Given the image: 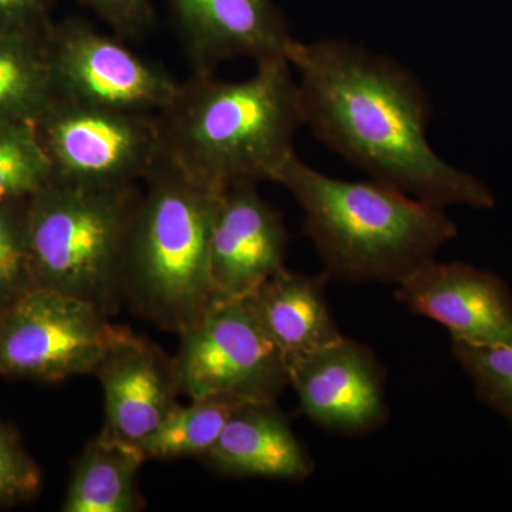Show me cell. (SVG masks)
<instances>
[{
  "mask_svg": "<svg viewBox=\"0 0 512 512\" xmlns=\"http://www.w3.org/2000/svg\"><path fill=\"white\" fill-rule=\"evenodd\" d=\"M303 126L329 150L437 208L491 210L493 191L430 146V94L404 64L348 40L292 39Z\"/></svg>",
  "mask_w": 512,
  "mask_h": 512,
  "instance_id": "obj_1",
  "label": "cell"
},
{
  "mask_svg": "<svg viewBox=\"0 0 512 512\" xmlns=\"http://www.w3.org/2000/svg\"><path fill=\"white\" fill-rule=\"evenodd\" d=\"M157 121L164 153L198 183L217 191L274 183L303 126L295 72L278 57L244 80L192 73Z\"/></svg>",
  "mask_w": 512,
  "mask_h": 512,
  "instance_id": "obj_2",
  "label": "cell"
},
{
  "mask_svg": "<svg viewBox=\"0 0 512 512\" xmlns=\"http://www.w3.org/2000/svg\"><path fill=\"white\" fill-rule=\"evenodd\" d=\"M274 183L301 207L303 231L330 281L397 285L458 235L443 208L373 178L329 177L296 153L279 168Z\"/></svg>",
  "mask_w": 512,
  "mask_h": 512,
  "instance_id": "obj_3",
  "label": "cell"
},
{
  "mask_svg": "<svg viewBox=\"0 0 512 512\" xmlns=\"http://www.w3.org/2000/svg\"><path fill=\"white\" fill-rule=\"evenodd\" d=\"M220 192L195 181L165 153L141 185L123 299L177 335L214 302L210 234Z\"/></svg>",
  "mask_w": 512,
  "mask_h": 512,
  "instance_id": "obj_4",
  "label": "cell"
},
{
  "mask_svg": "<svg viewBox=\"0 0 512 512\" xmlns=\"http://www.w3.org/2000/svg\"><path fill=\"white\" fill-rule=\"evenodd\" d=\"M141 185L84 187L52 180L28 198L26 235L36 285L106 315L123 299L128 241Z\"/></svg>",
  "mask_w": 512,
  "mask_h": 512,
  "instance_id": "obj_5",
  "label": "cell"
},
{
  "mask_svg": "<svg viewBox=\"0 0 512 512\" xmlns=\"http://www.w3.org/2000/svg\"><path fill=\"white\" fill-rule=\"evenodd\" d=\"M178 336L175 375L190 400L276 403L289 386L285 357L248 296L212 302Z\"/></svg>",
  "mask_w": 512,
  "mask_h": 512,
  "instance_id": "obj_6",
  "label": "cell"
},
{
  "mask_svg": "<svg viewBox=\"0 0 512 512\" xmlns=\"http://www.w3.org/2000/svg\"><path fill=\"white\" fill-rule=\"evenodd\" d=\"M123 328L92 303L32 286L0 312V376L59 383L93 375Z\"/></svg>",
  "mask_w": 512,
  "mask_h": 512,
  "instance_id": "obj_7",
  "label": "cell"
},
{
  "mask_svg": "<svg viewBox=\"0 0 512 512\" xmlns=\"http://www.w3.org/2000/svg\"><path fill=\"white\" fill-rule=\"evenodd\" d=\"M52 180L84 187L143 184L163 156L157 114L57 99L36 121Z\"/></svg>",
  "mask_w": 512,
  "mask_h": 512,
  "instance_id": "obj_8",
  "label": "cell"
},
{
  "mask_svg": "<svg viewBox=\"0 0 512 512\" xmlns=\"http://www.w3.org/2000/svg\"><path fill=\"white\" fill-rule=\"evenodd\" d=\"M47 50L57 99L158 114L180 90L173 74L128 49L119 36L101 33L83 19L53 23Z\"/></svg>",
  "mask_w": 512,
  "mask_h": 512,
  "instance_id": "obj_9",
  "label": "cell"
},
{
  "mask_svg": "<svg viewBox=\"0 0 512 512\" xmlns=\"http://www.w3.org/2000/svg\"><path fill=\"white\" fill-rule=\"evenodd\" d=\"M289 386L301 410L320 429L359 437L389 420L386 369L369 346L342 336L288 362Z\"/></svg>",
  "mask_w": 512,
  "mask_h": 512,
  "instance_id": "obj_10",
  "label": "cell"
},
{
  "mask_svg": "<svg viewBox=\"0 0 512 512\" xmlns=\"http://www.w3.org/2000/svg\"><path fill=\"white\" fill-rule=\"evenodd\" d=\"M397 286V302L440 323L453 342L512 345V291L493 272L431 259Z\"/></svg>",
  "mask_w": 512,
  "mask_h": 512,
  "instance_id": "obj_11",
  "label": "cell"
},
{
  "mask_svg": "<svg viewBox=\"0 0 512 512\" xmlns=\"http://www.w3.org/2000/svg\"><path fill=\"white\" fill-rule=\"evenodd\" d=\"M289 234L281 212L256 184L220 192L210 234L214 301L247 298L286 268Z\"/></svg>",
  "mask_w": 512,
  "mask_h": 512,
  "instance_id": "obj_12",
  "label": "cell"
},
{
  "mask_svg": "<svg viewBox=\"0 0 512 512\" xmlns=\"http://www.w3.org/2000/svg\"><path fill=\"white\" fill-rule=\"evenodd\" d=\"M104 393L101 436L138 447L178 406L173 357L123 328L93 373Z\"/></svg>",
  "mask_w": 512,
  "mask_h": 512,
  "instance_id": "obj_13",
  "label": "cell"
},
{
  "mask_svg": "<svg viewBox=\"0 0 512 512\" xmlns=\"http://www.w3.org/2000/svg\"><path fill=\"white\" fill-rule=\"evenodd\" d=\"M194 73L286 57L293 37L272 0H165Z\"/></svg>",
  "mask_w": 512,
  "mask_h": 512,
  "instance_id": "obj_14",
  "label": "cell"
},
{
  "mask_svg": "<svg viewBox=\"0 0 512 512\" xmlns=\"http://www.w3.org/2000/svg\"><path fill=\"white\" fill-rule=\"evenodd\" d=\"M215 473L301 483L315 471L308 448L276 403L242 404L202 458Z\"/></svg>",
  "mask_w": 512,
  "mask_h": 512,
  "instance_id": "obj_15",
  "label": "cell"
},
{
  "mask_svg": "<svg viewBox=\"0 0 512 512\" xmlns=\"http://www.w3.org/2000/svg\"><path fill=\"white\" fill-rule=\"evenodd\" d=\"M329 276L282 269L248 296L256 315L288 362L342 338L330 311Z\"/></svg>",
  "mask_w": 512,
  "mask_h": 512,
  "instance_id": "obj_16",
  "label": "cell"
},
{
  "mask_svg": "<svg viewBox=\"0 0 512 512\" xmlns=\"http://www.w3.org/2000/svg\"><path fill=\"white\" fill-rule=\"evenodd\" d=\"M146 463L137 447L99 436L73 468L63 512H137L144 508L137 476Z\"/></svg>",
  "mask_w": 512,
  "mask_h": 512,
  "instance_id": "obj_17",
  "label": "cell"
},
{
  "mask_svg": "<svg viewBox=\"0 0 512 512\" xmlns=\"http://www.w3.org/2000/svg\"><path fill=\"white\" fill-rule=\"evenodd\" d=\"M56 100L47 35L0 33V120L36 123Z\"/></svg>",
  "mask_w": 512,
  "mask_h": 512,
  "instance_id": "obj_18",
  "label": "cell"
},
{
  "mask_svg": "<svg viewBox=\"0 0 512 512\" xmlns=\"http://www.w3.org/2000/svg\"><path fill=\"white\" fill-rule=\"evenodd\" d=\"M242 404L227 399H192L177 407L151 433L138 451L144 460H174L194 457L202 460L220 439L225 424Z\"/></svg>",
  "mask_w": 512,
  "mask_h": 512,
  "instance_id": "obj_19",
  "label": "cell"
},
{
  "mask_svg": "<svg viewBox=\"0 0 512 512\" xmlns=\"http://www.w3.org/2000/svg\"><path fill=\"white\" fill-rule=\"evenodd\" d=\"M52 178L36 123L0 120V202L29 198Z\"/></svg>",
  "mask_w": 512,
  "mask_h": 512,
  "instance_id": "obj_20",
  "label": "cell"
},
{
  "mask_svg": "<svg viewBox=\"0 0 512 512\" xmlns=\"http://www.w3.org/2000/svg\"><path fill=\"white\" fill-rule=\"evenodd\" d=\"M453 353L473 380L477 399L512 426V345L453 342Z\"/></svg>",
  "mask_w": 512,
  "mask_h": 512,
  "instance_id": "obj_21",
  "label": "cell"
},
{
  "mask_svg": "<svg viewBox=\"0 0 512 512\" xmlns=\"http://www.w3.org/2000/svg\"><path fill=\"white\" fill-rule=\"evenodd\" d=\"M26 204L0 202V312L36 285L26 235Z\"/></svg>",
  "mask_w": 512,
  "mask_h": 512,
  "instance_id": "obj_22",
  "label": "cell"
},
{
  "mask_svg": "<svg viewBox=\"0 0 512 512\" xmlns=\"http://www.w3.org/2000/svg\"><path fill=\"white\" fill-rule=\"evenodd\" d=\"M40 488V468L18 433L0 421V507L29 503Z\"/></svg>",
  "mask_w": 512,
  "mask_h": 512,
  "instance_id": "obj_23",
  "label": "cell"
},
{
  "mask_svg": "<svg viewBox=\"0 0 512 512\" xmlns=\"http://www.w3.org/2000/svg\"><path fill=\"white\" fill-rule=\"evenodd\" d=\"M123 40L143 39L153 29V0H76Z\"/></svg>",
  "mask_w": 512,
  "mask_h": 512,
  "instance_id": "obj_24",
  "label": "cell"
},
{
  "mask_svg": "<svg viewBox=\"0 0 512 512\" xmlns=\"http://www.w3.org/2000/svg\"><path fill=\"white\" fill-rule=\"evenodd\" d=\"M56 0H0V33L46 36Z\"/></svg>",
  "mask_w": 512,
  "mask_h": 512,
  "instance_id": "obj_25",
  "label": "cell"
}]
</instances>
